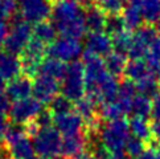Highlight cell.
Returning <instances> with one entry per match:
<instances>
[{
  "mask_svg": "<svg viewBox=\"0 0 160 159\" xmlns=\"http://www.w3.org/2000/svg\"><path fill=\"white\" fill-rule=\"evenodd\" d=\"M52 23L61 36L81 38L86 33L85 9L76 0H64L52 7Z\"/></svg>",
  "mask_w": 160,
  "mask_h": 159,
  "instance_id": "6da1fadb",
  "label": "cell"
},
{
  "mask_svg": "<svg viewBox=\"0 0 160 159\" xmlns=\"http://www.w3.org/2000/svg\"><path fill=\"white\" fill-rule=\"evenodd\" d=\"M130 137L131 133H130L128 122L123 118L101 125L99 129L101 142L110 152L124 150V146Z\"/></svg>",
  "mask_w": 160,
  "mask_h": 159,
  "instance_id": "7a4b0ae2",
  "label": "cell"
},
{
  "mask_svg": "<svg viewBox=\"0 0 160 159\" xmlns=\"http://www.w3.org/2000/svg\"><path fill=\"white\" fill-rule=\"evenodd\" d=\"M60 90L64 97L72 102H77L85 97V69L81 61L69 62L65 77L61 80Z\"/></svg>",
  "mask_w": 160,
  "mask_h": 159,
  "instance_id": "3957f363",
  "label": "cell"
},
{
  "mask_svg": "<svg viewBox=\"0 0 160 159\" xmlns=\"http://www.w3.org/2000/svg\"><path fill=\"white\" fill-rule=\"evenodd\" d=\"M61 134L53 126L38 129L32 135L33 149L40 159H54L58 156L61 152Z\"/></svg>",
  "mask_w": 160,
  "mask_h": 159,
  "instance_id": "277c9868",
  "label": "cell"
},
{
  "mask_svg": "<svg viewBox=\"0 0 160 159\" xmlns=\"http://www.w3.org/2000/svg\"><path fill=\"white\" fill-rule=\"evenodd\" d=\"M13 21L11 23V28L8 35L3 40V47L4 52L12 53V54H20L27 47V44L29 43L32 38L33 31L29 23H27L22 18H18L13 16Z\"/></svg>",
  "mask_w": 160,
  "mask_h": 159,
  "instance_id": "5b68a950",
  "label": "cell"
},
{
  "mask_svg": "<svg viewBox=\"0 0 160 159\" xmlns=\"http://www.w3.org/2000/svg\"><path fill=\"white\" fill-rule=\"evenodd\" d=\"M83 53V47L78 38L61 36L47 48V54L62 62L77 61Z\"/></svg>",
  "mask_w": 160,
  "mask_h": 159,
  "instance_id": "8992f818",
  "label": "cell"
},
{
  "mask_svg": "<svg viewBox=\"0 0 160 159\" xmlns=\"http://www.w3.org/2000/svg\"><path fill=\"white\" fill-rule=\"evenodd\" d=\"M41 110L42 104H40L35 97H28L24 100L13 101L8 114L15 123L27 125L32 122Z\"/></svg>",
  "mask_w": 160,
  "mask_h": 159,
  "instance_id": "52a82bcc",
  "label": "cell"
},
{
  "mask_svg": "<svg viewBox=\"0 0 160 159\" xmlns=\"http://www.w3.org/2000/svg\"><path fill=\"white\" fill-rule=\"evenodd\" d=\"M21 18L27 23L45 21L52 13V5L49 0H19Z\"/></svg>",
  "mask_w": 160,
  "mask_h": 159,
  "instance_id": "ba28073f",
  "label": "cell"
},
{
  "mask_svg": "<svg viewBox=\"0 0 160 159\" xmlns=\"http://www.w3.org/2000/svg\"><path fill=\"white\" fill-rule=\"evenodd\" d=\"M158 37L153 27L143 25L139 29H136L132 35V44L128 50V57L131 60H142L147 53V49L153 43V40Z\"/></svg>",
  "mask_w": 160,
  "mask_h": 159,
  "instance_id": "9c48e42d",
  "label": "cell"
},
{
  "mask_svg": "<svg viewBox=\"0 0 160 159\" xmlns=\"http://www.w3.org/2000/svg\"><path fill=\"white\" fill-rule=\"evenodd\" d=\"M53 127L61 135H73L85 131V122L74 110L65 114L53 115Z\"/></svg>",
  "mask_w": 160,
  "mask_h": 159,
  "instance_id": "30bf717a",
  "label": "cell"
},
{
  "mask_svg": "<svg viewBox=\"0 0 160 159\" xmlns=\"http://www.w3.org/2000/svg\"><path fill=\"white\" fill-rule=\"evenodd\" d=\"M60 92V85L57 80L45 76H37L32 85V94L40 104H49L57 93Z\"/></svg>",
  "mask_w": 160,
  "mask_h": 159,
  "instance_id": "8fae6325",
  "label": "cell"
},
{
  "mask_svg": "<svg viewBox=\"0 0 160 159\" xmlns=\"http://www.w3.org/2000/svg\"><path fill=\"white\" fill-rule=\"evenodd\" d=\"M128 114H131V101L121 100V98L102 102L98 109L99 119H105L106 122L122 119L124 115Z\"/></svg>",
  "mask_w": 160,
  "mask_h": 159,
  "instance_id": "7c38bea8",
  "label": "cell"
},
{
  "mask_svg": "<svg viewBox=\"0 0 160 159\" xmlns=\"http://www.w3.org/2000/svg\"><path fill=\"white\" fill-rule=\"evenodd\" d=\"M32 85L33 81L27 76H18L16 78L5 85V95L11 101H19L31 97L32 94Z\"/></svg>",
  "mask_w": 160,
  "mask_h": 159,
  "instance_id": "4fadbf2b",
  "label": "cell"
},
{
  "mask_svg": "<svg viewBox=\"0 0 160 159\" xmlns=\"http://www.w3.org/2000/svg\"><path fill=\"white\" fill-rule=\"evenodd\" d=\"M86 50L99 57H106L112 52L111 37L106 32H90L86 36Z\"/></svg>",
  "mask_w": 160,
  "mask_h": 159,
  "instance_id": "5bb4252c",
  "label": "cell"
},
{
  "mask_svg": "<svg viewBox=\"0 0 160 159\" xmlns=\"http://www.w3.org/2000/svg\"><path fill=\"white\" fill-rule=\"evenodd\" d=\"M86 133H78L73 135H65L62 137L61 141V152L60 155H62L66 159H70L74 155L79 154L83 151V147H86Z\"/></svg>",
  "mask_w": 160,
  "mask_h": 159,
  "instance_id": "9a60e30c",
  "label": "cell"
},
{
  "mask_svg": "<svg viewBox=\"0 0 160 159\" xmlns=\"http://www.w3.org/2000/svg\"><path fill=\"white\" fill-rule=\"evenodd\" d=\"M66 69H68V65L65 64V62H62V61L57 60V59L48 57V59H44L41 62H40L37 76L50 77L53 80L60 81V80H62L65 77Z\"/></svg>",
  "mask_w": 160,
  "mask_h": 159,
  "instance_id": "2e32d148",
  "label": "cell"
},
{
  "mask_svg": "<svg viewBox=\"0 0 160 159\" xmlns=\"http://www.w3.org/2000/svg\"><path fill=\"white\" fill-rule=\"evenodd\" d=\"M21 72V62L16 54L0 52V76L4 80L16 78Z\"/></svg>",
  "mask_w": 160,
  "mask_h": 159,
  "instance_id": "e0dca14e",
  "label": "cell"
},
{
  "mask_svg": "<svg viewBox=\"0 0 160 159\" xmlns=\"http://www.w3.org/2000/svg\"><path fill=\"white\" fill-rule=\"evenodd\" d=\"M123 74L126 76V78L132 81L134 84H138V82L143 81L144 78L153 76L151 68L143 60H130L127 64H126Z\"/></svg>",
  "mask_w": 160,
  "mask_h": 159,
  "instance_id": "ac0fdd59",
  "label": "cell"
},
{
  "mask_svg": "<svg viewBox=\"0 0 160 159\" xmlns=\"http://www.w3.org/2000/svg\"><path fill=\"white\" fill-rule=\"evenodd\" d=\"M106 13L99 7L91 5L85 9V25L90 32H103L106 24Z\"/></svg>",
  "mask_w": 160,
  "mask_h": 159,
  "instance_id": "d6986e66",
  "label": "cell"
},
{
  "mask_svg": "<svg viewBox=\"0 0 160 159\" xmlns=\"http://www.w3.org/2000/svg\"><path fill=\"white\" fill-rule=\"evenodd\" d=\"M122 12H123L122 19H123L124 27L127 31H136V29H139L140 27H143L144 19H143L139 4L128 3Z\"/></svg>",
  "mask_w": 160,
  "mask_h": 159,
  "instance_id": "ffe728a7",
  "label": "cell"
},
{
  "mask_svg": "<svg viewBox=\"0 0 160 159\" xmlns=\"http://www.w3.org/2000/svg\"><path fill=\"white\" fill-rule=\"evenodd\" d=\"M76 113L83 119V122H88V125L99 119L97 104L93 100H90L88 95H85L76 102Z\"/></svg>",
  "mask_w": 160,
  "mask_h": 159,
  "instance_id": "44dd1931",
  "label": "cell"
},
{
  "mask_svg": "<svg viewBox=\"0 0 160 159\" xmlns=\"http://www.w3.org/2000/svg\"><path fill=\"white\" fill-rule=\"evenodd\" d=\"M8 154L12 159H36L33 143L28 137H24L16 143L8 146Z\"/></svg>",
  "mask_w": 160,
  "mask_h": 159,
  "instance_id": "7402d4cb",
  "label": "cell"
},
{
  "mask_svg": "<svg viewBox=\"0 0 160 159\" xmlns=\"http://www.w3.org/2000/svg\"><path fill=\"white\" fill-rule=\"evenodd\" d=\"M130 133L132 137H136L144 142H148L152 139V131H151V125L148 123L147 119L132 117L128 122Z\"/></svg>",
  "mask_w": 160,
  "mask_h": 159,
  "instance_id": "603a6c76",
  "label": "cell"
},
{
  "mask_svg": "<svg viewBox=\"0 0 160 159\" xmlns=\"http://www.w3.org/2000/svg\"><path fill=\"white\" fill-rule=\"evenodd\" d=\"M32 31H33V37L44 44H52L57 38V33H58L53 23L47 20L37 23Z\"/></svg>",
  "mask_w": 160,
  "mask_h": 159,
  "instance_id": "cb8c5ba5",
  "label": "cell"
},
{
  "mask_svg": "<svg viewBox=\"0 0 160 159\" xmlns=\"http://www.w3.org/2000/svg\"><path fill=\"white\" fill-rule=\"evenodd\" d=\"M152 113V100L142 94H136L131 101V114L134 117L148 119Z\"/></svg>",
  "mask_w": 160,
  "mask_h": 159,
  "instance_id": "d4e9b609",
  "label": "cell"
},
{
  "mask_svg": "<svg viewBox=\"0 0 160 159\" xmlns=\"http://www.w3.org/2000/svg\"><path fill=\"white\" fill-rule=\"evenodd\" d=\"M103 62H105L106 70L114 77H119L121 74H123L126 64H127L126 62V56L119 54L117 52L108 53L103 59Z\"/></svg>",
  "mask_w": 160,
  "mask_h": 159,
  "instance_id": "484cf974",
  "label": "cell"
},
{
  "mask_svg": "<svg viewBox=\"0 0 160 159\" xmlns=\"http://www.w3.org/2000/svg\"><path fill=\"white\" fill-rule=\"evenodd\" d=\"M135 85H136V92H138V94L144 95V97L150 98V100H155L160 94V84L153 76L147 77L143 80V81L135 84Z\"/></svg>",
  "mask_w": 160,
  "mask_h": 159,
  "instance_id": "4316f807",
  "label": "cell"
},
{
  "mask_svg": "<svg viewBox=\"0 0 160 159\" xmlns=\"http://www.w3.org/2000/svg\"><path fill=\"white\" fill-rule=\"evenodd\" d=\"M131 44H132V35H131L127 29L111 36L112 50L114 52H117V53H119V54L127 56L128 50L131 48Z\"/></svg>",
  "mask_w": 160,
  "mask_h": 159,
  "instance_id": "83f0119b",
  "label": "cell"
},
{
  "mask_svg": "<svg viewBox=\"0 0 160 159\" xmlns=\"http://www.w3.org/2000/svg\"><path fill=\"white\" fill-rule=\"evenodd\" d=\"M139 7L144 21L155 24L160 19V0H142Z\"/></svg>",
  "mask_w": 160,
  "mask_h": 159,
  "instance_id": "f1b7e54d",
  "label": "cell"
},
{
  "mask_svg": "<svg viewBox=\"0 0 160 159\" xmlns=\"http://www.w3.org/2000/svg\"><path fill=\"white\" fill-rule=\"evenodd\" d=\"M45 54H47V47H45V44L38 41L35 37H32L29 40V43L27 44V47L22 50V57H28V59L37 60V61H42Z\"/></svg>",
  "mask_w": 160,
  "mask_h": 159,
  "instance_id": "f546056e",
  "label": "cell"
},
{
  "mask_svg": "<svg viewBox=\"0 0 160 159\" xmlns=\"http://www.w3.org/2000/svg\"><path fill=\"white\" fill-rule=\"evenodd\" d=\"M24 137H28L27 134V129H25V125H20V123H12V125H8L7 130H5V134H4V142L5 145L11 146L16 143L18 141L22 139Z\"/></svg>",
  "mask_w": 160,
  "mask_h": 159,
  "instance_id": "4dcf8cb0",
  "label": "cell"
},
{
  "mask_svg": "<svg viewBox=\"0 0 160 159\" xmlns=\"http://www.w3.org/2000/svg\"><path fill=\"white\" fill-rule=\"evenodd\" d=\"M73 110V102L69 101L66 97H64L62 94H57L56 97L49 102V111L53 115H60V114H65Z\"/></svg>",
  "mask_w": 160,
  "mask_h": 159,
  "instance_id": "1f68e13d",
  "label": "cell"
},
{
  "mask_svg": "<svg viewBox=\"0 0 160 159\" xmlns=\"http://www.w3.org/2000/svg\"><path fill=\"white\" fill-rule=\"evenodd\" d=\"M144 61L147 65L151 68V70H158L160 68V37L158 36L153 43L150 45V48L147 49V53L144 56Z\"/></svg>",
  "mask_w": 160,
  "mask_h": 159,
  "instance_id": "d6a6232c",
  "label": "cell"
},
{
  "mask_svg": "<svg viewBox=\"0 0 160 159\" xmlns=\"http://www.w3.org/2000/svg\"><path fill=\"white\" fill-rule=\"evenodd\" d=\"M126 31L124 23L122 19V15H107L106 16V24H105V32L108 36H114L117 33H121Z\"/></svg>",
  "mask_w": 160,
  "mask_h": 159,
  "instance_id": "836d02e7",
  "label": "cell"
},
{
  "mask_svg": "<svg viewBox=\"0 0 160 159\" xmlns=\"http://www.w3.org/2000/svg\"><path fill=\"white\" fill-rule=\"evenodd\" d=\"M144 150H146V142L139 139V138H136V137H132V135L128 138L127 143H126V146H124L126 154L132 159L139 158Z\"/></svg>",
  "mask_w": 160,
  "mask_h": 159,
  "instance_id": "e575fe53",
  "label": "cell"
},
{
  "mask_svg": "<svg viewBox=\"0 0 160 159\" xmlns=\"http://www.w3.org/2000/svg\"><path fill=\"white\" fill-rule=\"evenodd\" d=\"M127 5V0H102L99 8L106 15H119Z\"/></svg>",
  "mask_w": 160,
  "mask_h": 159,
  "instance_id": "d590c367",
  "label": "cell"
},
{
  "mask_svg": "<svg viewBox=\"0 0 160 159\" xmlns=\"http://www.w3.org/2000/svg\"><path fill=\"white\" fill-rule=\"evenodd\" d=\"M136 95V85L130 81V80H123L119 84V90H118V97L121 100H127V101H132V98Z\"/></svg>",
  "mask_w": 160,
  "mask_h": 159,
  "instance_id": "8d00e7d4",
  "label": "cell"
},
{
  "mask_svg": "<svg viewBox=\"0 0 160 159\" xmlns=\"http://www.w3.org/2000/svg\"><path fill=\"white\" fill-rule=\"evenodd\" d=\"M16 11L15 0H0V21H9L13 19Z\"/></svg>",
  "mask_w": 160,
  "mask_h": 159,
  "instance_id": "74e56055",
  "label": "cell"
},
{
  "mask_svg": "<svg viewBox=\"0 0 160 159\" xmlns=\"http://www.w3.org/2000/svg\"><path fill=\"white\" fill-rule=\"evenodd\" d=\"M33 123L37 126V129H47L53 126V114L49 111V109H44L38 113L37 117L33 119Z\"/></svg>",
  "mask_w": 160,
  "mask_h": 159,
  "instance_id": "f35d334b",
  "label": "cell"
},
{
  "mask_svg": "<svg viewBox=\"0 0 160 159\" xmlns=\"http://www.w3.org/2000/svg\"><path fill=\"white\" fill-rule=\"evenodd\" d=\"M138 159H160V149L156 145H152L143 151V154Z\"/></svg>",
  "mask_w": 160,
  "mask_h": 159,
  "instance_id": "ab89813d",
  "label": "cell"
},
{
  "mask_svg": "<svg viewBox=\"0 0 160 159\" xmlns=\"http://www.w3.org/2000/svg\"><path fill=\"white\" fill-rule=\"evenodd\" d=\"M11 100L5 94H0V115H5L11 109Z\"/></svg>",
  "mask_w": 160,
  "mask_h": 159,
  "instance_id": "60d3db41",
  "label": "cell"
},
{
  "mask_svg": "<svg viewBox=\"0 0 160 159\" xmlns=\"http://www.w3.org/2000/svg\"><path fill=\"white\" fill-rule=\"evenodd\" d=\"M151 117H153V119L158 122H160V94L152 101V113Z\"/></svg>",
  "mask_w": 160,
  "mask_h": 159,
  "instance_id": "b9f144b4",
  "label": "cell"
},
{
  "mask_svg": "<svg viewBox=\"0 0 160 159\" xmlns=\"http://www.w3.org/2000/svg\"><path fill=\"white\" fill-rule=\"evenodd\" d=\"M151 131H152V138H155L158 143H160V122L155 121L151 125Z\"/></svg>",
  "mask_w": 160,
  "mask_h": 159,
  "instance_id": "7bdbcfd3",
  "label": "cell"
},
{
  "mask_svg": "<svg viewBox=\"0 0 160 159\" xmlns=\"http://www.w3.org/2000/svg\"><path fill=\"white\" fill-rule=\"evenodd\" d=\"M7 127H8L7 118H5V115H0V141L4 139V134H5Z\"/></svg>",
  "mask_w": 160,
  "mask_h": 159,
  "instance_id": "ee69618b",
  "label": "cell"
},
{
  "mask_svg": "<svg viewBox=\"0 0 160 159\" xmlns=\"http://www.w3.org/2000/svg\"><path fill=\"white\" fill-rule=\"evenodd\" d=\"M70 159H95V156L91 154L90 151H82V152H79V154L74 155V156L70 158Z\"/></svg>",
  "mask_w": 160,
  "mask_h": 159,
  "instance_id": "f6af8a7d",
  "label": "cell"
},
{
  "mask_svg": "<svg viewBox=\"0 0 160 159\" xmlns=\"http://www.w3.org/2000/svg\"><path fill=\"white\" fill-rule=\"evenodd\" d=\"M126 158H127V154H126L124 150L110 152V159H126Z\"/></svg>",
  "mask_w": 160,
  "mask_h": 159,
  "instance_id": "bcb514c9",
  "label": "cell"
},
{
  "mask_svg": "<svg viewBox=\"0 0 160 159\" xmlns=\"http://www.w3.org/2000/svg\"><path fill=\"white\" fill-rule=\"evenodd\" d=\"M76 2H77L79 5H81L82 8H85V9L89 8V7H91V5L94 4V0H76Z\"/></svg>",
  "mask_w": 160,
  "mask_h": 159,
  "instance_id": "7dc6e473",
  "label": "cell"
},
{
  "mask_svg": "<svg viewBox=\"0 0 160 159\" xmlns=\"http://www.w3.org/2000/svg\"><path fill=\"white\" fill-rule=\"evenodd\" d=\"M4 90H5V80L0 76V94H3Z\"/></svg>",
  "mask_w": 160,
  "mask_h": 159,
  "instance_id": "c3c4849f",
  "label": "cell"
},
{
  "mask_svg": "<svg viewBox=\"0 0 160 159\" xmlns=\"http://www.w3.org/2000/svg\"><path fill=\"white\" fill-rule=\"evenodd\" d=\"M153 29H155V32H156V35L160 37V19L155 23V25H153Z\"/></svg>",
  "mask_w": 160,
  "mask_h": 159,
  "instance_id": "681fc988",
  "label": "cell"
},
{
  "mask_svg": "<svg viewBox=\"0 0 160 159\" xmlns=\"http://www.w3.org/2000/svg\"><path fill=\"white\" fill-rule=\"evenodd\" d=\"M128 2H130V3H134V4H139L142 0H128Z\"/></svg>",
  "mask_w": 160,
  "mask_h": 159,
  "instance_id": "f907efd6",
  "label": "cell"
},
{
  "mask_svg": "<svg viewBox=\"0 0 160 159\" xmlns=\"http://www.w3.org/2000/svg\"><path fill=\"white\" fill-rule=\"evenodd\" d=\"M156 72H158V81H159V84H160V68H159Z\"/></svg>",
  "mask_w": 160,
  "mask_h": 159,
  "instance_id": "816d5d0a",
  "label": "cell"
},
{
  "mask_svg": "<svg viewBox=\"0 0 160 159\" xmlns=\"http://www.w3.org/2000/svg\"><path fill=\"white\" fill-rule=\"evenodd\" d=\"M49 2H54V3H58V2H64V0H49Z\"/></svg>",
  "mask_w": 160,
  "mask_h": 159,
  "instance_id": "f5cc1de1",
  "label": "cell"
},
{
  "mask_svg": "<svg viewBox=\"0 0 160 159\" xmlns=\"http://www.w3.org/2000/svg\"><path fill=\"white\" fill-rule=\"evenodd\" d=\"M2 154H3V152H2V149H0V159H2Z\"/></svg>",
  "mask_w": 160,
  "mask_h": 159,
  "instance_id": "db71d44e",
  "label": "cell"
},
{
  "mask_svg": "<svg viewBox=\"0 0 160 159\" xmlns=\"http://www.w3.org/2000/svg\"><path fill=\"white\" fill-rule=\"evenodd\" d=\"M94 2H98V3H101V2H102V0H94Z\"/></svg>",
  "mask_w": 160,
  "mask_h": 159,
  "instance_id": "11a10c76",
  "label": "cell"
},
{
  "mask_svg": "<svg viewBox=\"0 0 160 159\" xmlns=\"http://www.w3.org/2000/svg\"><path fill=\"white\" fill-rule=\"evenodd\" d=\"M2 44H3V43H2V41H0V48H2Z\"/></svg>",
  "mask_w": 160,
  "mask_h": 159,
  "instance_id": "9f6ffc18",
  "label": "cell"
},
{
  "mask_svg": "<svg viewBox=\"0 0 160 159\" xmlns=\"http://www.w3.org/2000/svg\"><path fill=\"white\" fill-rule=\"evenodd\" d=\"M126 159H132V158H130V156H127V158H126Z\"/></svg>",
  "mask_w": 160,
  "mask_h": 159,
  "instance_id": "6f0895ef",
  "label": "cell"
}]
</instances>
